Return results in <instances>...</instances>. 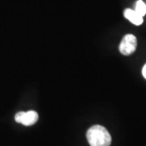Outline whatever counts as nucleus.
<instances>
[{"mask_svg": "<svg viewBox=\"0 0 146 146\" xmlns=\"http://www.w3.org/2000/svg\"><path fill=\"white\" fill-rule=\"evenodd\" d=\"M87 140L90 146H110L111 136L103 126L94 125L87 131Z\"/></svg>", "mask_w": 146, "mask_h": 146, "instance_id": "1", "label": "nucleus"}, {"mask_svg": "<svg viewBox=\"0 0 146 146\" xmlns=\"http://www.w3.org/2000/svg\"><path fill=\"white\" fill-rule=\"evenodd\" d=\"M137 39L132 34H127L123 36L119 45V51L123 55H130L136 51Z\"/></svg>", "mask_w": 146, "mask_h": 146, "instance_id": "2", "label": "nucleus"}, {"mask_svg": "<svg viewBox=\"0 0 146 146\" xmlns=\"http://www.w3.org/2000/svg\"><path fill=\"white\" fill-rule=\"evenodd\" d=\"M15 119L17 123H22L23 125L31 126L36 123L38 114L34 110H29L28 112L21 111L15 115Z\"/></svg>", "mask_w": 146, "mask_h": 146, "instance_id": "3", "label": "nucleus"}, {"mask_svg": "<svg viewBox=\"0 0 146 146\" xmlns=\"http://www.w3.org/2000/svg\"><path fill=\"white\" fill-rule=\"evenodd\" d=\"M124 16L126 19H127L136 25H141L143 23V17L140 16L135 10L126 9L124 11Z\"/></svg>", "mask_w": 146, "mask_h": 146, "instance_id": "4", "label": "nucleus"}, {"mask_svg": "<svg viewBox=\"0 0 146 146\" xmlns=\"http://www.w3.org/2000/svg\"><path fill=\"white\" fill-rule=\"evenodd\" d=\"M136 12L140 15L141 16H145L146 14V5L145 3L142 1V0H139L137 1L136 5V9H135Z\"/></svg>", "mask_w": 146, "mask_h": 146, "instance_id": "5", "label": "nucleus"}, {"mask_svg": "<svg viewBox=\"0 0 146 146\" xmlns=\"http://www.w3.org/2000/svg\"><path fill=\"white\" fill-rule=\"evenodd\" d=\"M142 74H143L144 77L146 79V64L144 66V68L142 69Z\"/></svg>", "mask_w": 146, "mask_h": 146, "instance_id": "6", "label": "nucleus"}]
</instances>
